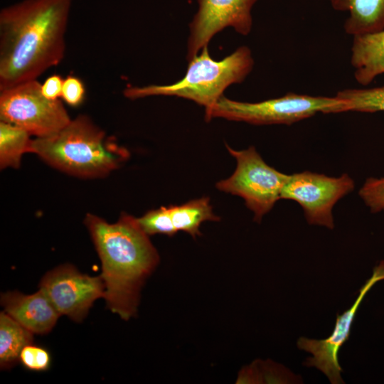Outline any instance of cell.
I'll return each mask as SVG.
<instances>
[{
    "label": "cell",
    "instance_id": "obj_20",
    "mask_svg": "<svg viewBox=\"0 0 384 384\" xmlns=\"http://www.w3.org/2000/svg\"><path fill=\"white\" fill-rule=\"evenodd\" d=\"M358 195L372 213L384 211V177L366 179Z\"/></svg>",
    "mask_w": 384,
    "mask_h": 384
},
{
    "label": "cell",
    "instance_id": "obj_5",
    "mask_svg": "<svg viewBox=\"0 0 384 384\" xmlns=\"http://www.w3.org/2000/svg\"><path fill=\"white\" fill-rule=\"evenodd\" d=\"M343 102L334 97L287 93L285 95L257 102H245L222 96L206 110L205 119L220 117L255 125H290L318 112L338 113Z\"/></svg>",
    "mask_w": 384,
    "mask_h": 384
},
{
    "label": "cell",
    "instance_id": "obj_16",
    "mask_svg": "<svg viewBox=\"0 0 384 384\" xmlns=\"http://www.w3.org/2000/svg\"><path fill=\"white\" fill-rule=\"evenodd\" d=\"M173 225L178 233L183 231L193 238L201 235V225L206 221H219L213 211L210 198L202 197L178 206H168Z\"/></svg>",
    "mask_w": 384,
    "mask_h": 384
},
{
    "label": "cell",
    "instance_id": "obj_21",
    "mask_svg": "<svg viewBox=\"0 0 384 384\" xmlns=\"http://www.w3.org/2000/svg\"><path fill=\"white\" fill-rule=\"evenodd\" d=\"M19 362L27 370L32 371H45L50 366L51 357L47 349L30 343L26 345L19 356Z\"/></svg>",
    "mask_w": 384,
    "mask_h": 384
},
{
    "label": "cell",
    "instance_id": "obj_3",
    "mask_svg": "<svg viewBox=\"0 0 384 384\" xmlns=\"http://www.w3.org/2000/svg\"><path fill=\"white\" fill-rule=\"evenodd\" d=\"M29 152L63 172L87 178L105 176L129 156L124 148L106 141L105 132L84 114L54 135L32 139Z\"/></svg>",
    "mask_w": 384,
    "mask_h": 384
},
{
    "label": "cell",
    "instance_id": "obj_8",
    "mask_svg": "<svg viewBox=\"0 0 384 384\" xmlns=\"http://www.w3.org/2000/svg\"><path fill=\"white\" fill-rule=\"evenodd\" d=\"M354 187V181L347 174L331 177L306 171L289 175L281 198L298 203L309 224L333 229L334 205Z\"/></svg>",
    "mask_w": 384,
    "mask_h": 384
},
{
    "label": "cell",
    "instance_id": "obj_12",
    "mask_svg": "<svg viewBox=\"0 0 384 384\" xmlns=\"http://www.w3.org/2000/svg\"><path fill=\"white\" fill-rule=\"evenodd\" d=\"M1 304L17 322L32 333L47 334L55 326L60 314L41 289L32 294L9 291L1 294Z\"/></svg>",
    "mask_w": 384,
    "mask_h": 384
},
{
    "label": "cell",
    "instance_id": "obj_4",
    "mask_svg": "<svg viewBox=\"0 0 384 384\" xmlns=\"http://www.w3.org/2000/svg\"><path fill=\"white\" fill-rule=\"evenodd\" d=\"M254 59L250 49L241 46L220 60L210 55L208 46L188 61L185 75L169 85L128 86L123 90L125 97L137 100L150 96H176L192 100L206 110L223 96L230 85L241 83L252 71Z\"/></svg>",
    "mask_w": 384,
    "mask_h": 384
},
{
    "label": "cell",
    "instance_id": "obj_22",
    "mask_svg": "<svg viewBox=\"0 0 384 384\" xmlns=\"http://www.w3.org/2000/svg\"><path fill=\"white\" fill-rule=\"evenodd\" d=\"M85 96V87L79 78L68 75L63 80L61 97L66 104L78 107L82 103Z\"/></svg>",
    "mask_w": 384,
    "mask_h": 384
},
{
    "label": "cell",
    "instance_id": "obj_6",
    "mask_svg": "<svg viewBox=\"0 0 384 384\" xmlns=\"http://www.w3.org/2000/svg\"><path fill=\"white\" fill-rule=\"evenodd\" d=\"M237 164L234 173L218 181L215 186L221 191L242 198L254 214V220L260 223L281 198L283 186L289 175L269 166L254 146L235 150L226 144Z\"/></svg>",
    "mask_w": 384,
    "mask_h": 384
},
{
    "label": "cell",
    "instance_id": "obj_13",
    "mask_svg": "<svg viewBox=\"0 0 384 384\" xmlns=\"http://www.w3.org/2000/svg\"><path fill=\"white\" fill-rule=\"evenodd\" d=\"M351 64L355 80L363 86L384 73V30L353 36Z\"/></svg>",
    "mask_w": 384,
    "mask_h": 384
},
{
    "label": "cell",
    "instance_id": "obj_9",
    "mask_svg": "<svg viewBox=\"0 0 384 384\" xmlns=\"http://www.w3.org/2000/svg\"><path fill=\"white\" fill-rule=\"evenodd\" d=\"M38 287L44 292L58 313L75 322H81L99 298L104 297L101 275L90 276L70 264H63L48 271Z\"/></svg>",
    "mask_w": 384,
    "mask_h": 384
},
{
    "label": "cell",
    "instance_id": "obj_19",
    "mask_svg": "<svg viewBox=\"0 0 384 384\" xmlns=\"http://www.w3.org/2000/svg\"><path fill=\"white\" fill-rule=\"evenodd\" d=\"M137 220L149 236L161 234L171 237L177 233L173 225L168 206L149 210L142 217L137 218Z\"/></svg>",
    "mask_w": 384,
    "mask_h": 384
},
{
    "label": "cell",
    "instance_id": "obj_18",
    "mask_svg": "<svg viewBox=\"0 0 384 384\" xmlns=\"http://www.w3.org/2000/svg\"><path fill=\"white\" fill-rule=\"evenodd\" d=\"M336 97L343 102L339 112H376L384 111V86L372 88H346Z\"/></svg>",
    "mask_w": 384,
    "mask_h": 384
},
{
    "label": "cell",
    "instance_id": "obj_15",
    "mask_svg": "<svg viewBox=\"0 0 384 384\" xmlns=\"http://www.w3.org/2000/svg\"><path fill=\"white\" fill-rule=\"evenodd\" d=\"M33 333L4 311L0 313V368L10 370L19 362L22 349L33 341Z\"/></svg>",
    "mask_w": 384,
    "mask_h": 384
},
{
    "label": "cell",
    "instance_id": "obj_2",
    "mask_svg": "<svg viewBox=\"0 0 384 384\" xmlns=\"http://www.w3.org/2000/svg\"><path fill=\"white\" fill-rule=\"evenodd\" d=\"M84 224L101 261L106 306L127 321L137 313L142 288L159 262L158 252L131 215L123 213L109 223L87 213Z\"/></svg>",
    "mask_w": 384,
    "mask_h": 384
},
{
    "label": "cell",
    "instance_id": "obj_1",
    "mask_svg": "<svg viewBox=\"0 0 384 384\" xmlns=\"http://www.w3.org/2000/svg\"><path fill=\"white\" fill-rule=\"evenodd\" d=\"M73 0H23L0 11V91L60 63Z\"/></svg>",
    "mask_w": 384,
    "mask_h": 384
},
{
    "label": "cell",
    "instance_id": "obj_23",
    "mask_svg": "<svg viewBox=\"0 0 384 384\" xmlns=\"http://www.w3.org/2000/svg\"><path fill=\"white\" fill-rule=\"evenodd\" d=\"M63 79L60 75H53L41 84V91L48 100H55L61 97Z\"/></svg>",
    "mask_w": 384,
    "mask_h": 384
},
{
    "label": "cell",
    "instance_id": "obj_24",
    "mask_svg": "<svg viewBox=\"0 0 384 384\" xmlns=\"http://www.w3.org/2000/svg\"><path fill=\"white\" fill-rule=\"evenodd\" d=\"M375 269L378 271V274L382 277V279H384V261L380 262Z\"/></svg>",
    "mask_w": 384,
    "mask_h": 384
},
{
    "label": "cell",
    "instance_id": "obj_11",
    "mask_svg": "<svg viewBox=\"0 0 384 384\" xmlns=\"http://www.w3.org/2000/svg\"><path fill=\"white\" fill-rule=\"evenodd\" d=\"M381 277L374 269L372 277L361 287L359 294L351 308L341 315L337 314L334 329L327 338L322 340L310 339L300 337L297 341V346L312 354L304 362L307 367H316L324 373L331 383H344L338 361V353L342 345L348 340L352 324L361 301L373 285L381 280Z\"/></svg>",
    "mask_w": 384,
    "mask_h": 384
},
{
    "label": "cell",
    "instance_id": "obj_10",
    "mask_svg": "<svg viewBox=\"0 0 384 384\" xmlns=\"http://www.w3.org/2000/svg\"><path fill=\"white\" fill-rule=\"evenodd\" d=\"M257 0H198V9L189 24L186 59L190 61L218 33L232 27L247 36L252 26L251 10Z\"/></svg>",
    "mask_w": 384,
    "mask_h": 384
},
{
    "label": "cell",
    "instance_id": "obj_14",
    "mask_svg": "<svg viewBox=\"0 0 384 384\" xmlns=\"http://www.w3.org/2000/svg\"><path fill=\"white\" fill-rule=\"evenodd\" d=\"M334 9L348 11L343 28L353 36L384 30V0H329Z\"/></svg>",
    "mask_w": 384,
    "mask_h": 384
},
{
    "label": "cell",
    "instance_id": "obj_7",
    "mask_svg": "<svg viewBox=\"0 0 384 384\" xmlns=\"http://www.w3.org/2000/svg\"><path fill=\"white\" fill-rule=\"evenodd\" d=\"M71 119L61 100L44 97L37 79L0 91V120L22 128L31 136L54 135Z\"/></svg>",
    "mask_w": 384,
    "mask_h": 384
},
{
    "label": "cell",
    "instance_id": "obj_17",
    "mask_svg": "<svg viewBox=\"0 0 384 384\" xmlns=\"http://www.w3.org/2000/svg\"><path fill=\"white\" fill-rule=\"evenodd\" d=\"M31 135L22 128L0 121V167L19 168L22 156L29 152Z\"/></svg>",
    "mask_w": 384,
    "mask_h": 384
}]
</instances>
